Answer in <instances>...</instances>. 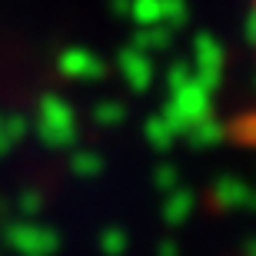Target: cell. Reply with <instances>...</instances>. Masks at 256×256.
I'll list each match as a JSON object with an SVG mask.
<instances>
[{
  "label": "cell",
  "instance_id": "1",
  "mask_svg": "<svg viewBox=\"0 0 256 256\" xmlns=\"http://www.w3.org/2000/svg\"><path fill=\"white\" fill-rule=\"evenodd\" d=\"M250 14H253V44H256V0H250ZM226 136L243 150H256V104L240 110L226 124Z\"/></svg>",
  "mask_w": 256,
  "mask_h": 256
}]
</instances>
